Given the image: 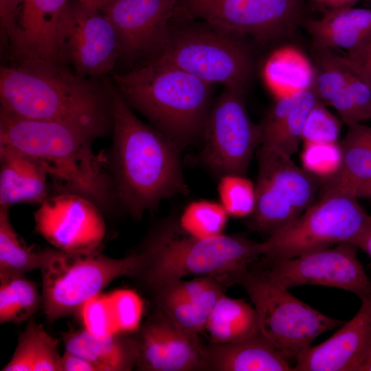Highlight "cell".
I'll return each instance as SVG.
<instances>
[{
  "instance_id": "6da1fadb",
  "label": "cell",
  "mask_w": 371,
  "mask_h": 371,
  "mask_svg": "<svg viewBox=\"0 0 371 371\" xmlns=\"http://www.w3.org/2000/svg\"><path fill=\"white\" fill-rule=\"evenodd\" d=\"M113 85L65 65L27 59L0 69V111L72 126L93 140L112 132Z\"/></svg>"
},
{
  "instance_id": "7a4b0ae2",
  "label": "cell",
  "mask_w": 371,
  "mask_h": 371,
  "mask_svg": "<svg viewBox=\"0 0 371 371\" xmlns=\"http://www.w3.org/2000/svg\"><path fill=\"white\" fill-rule=\"evenodd\" d=\"M112 116L113 144L106 155V165L119 207L139 220L163 200L187 194L181 150L161 132L141 121L115 87Z\"/></svg>"
},
{
  "instance_id": "3957f363",
  "label": "cell",
  "mask_w": 371,
  "mask_h": 371,
  "mask_svg": "<svg viewBox=\"0 0 371 371\" xmlns=\"http://www.w3.org/2000/svg\"><path fill=\"white\" fill-rule=\"evenodd\" d=\"M94 140L56 122L34 120L0 111V145L39 162L51 181L52 194L83 196L107 214L118 207L106 155H96Z\"/></svg>"
},
{
  "instance_id": "277c9868",
  "label": "cell",
  "mask_w": 371,
  "mask_h": 371,
  "mask_svg": "<svg viewBox=\"0 0 371 371\" xmlns=\"http://www.w3.org/2000/svg\"><path fill=\"white\" fill-rule=\"evenodd\" d=\"M262 243L240 235L196 238L183 233L178 223H166L151 230L137 251L140 256L131 278L151 293L188 276H215L230 280L262 257Z\"/></svg>"
},
{
  "instance_id": "5b68a950",
  "label": "cell",
  "mask_w": 371,
  "mask_h": 371,
  "mask_svg": "<svg viewBox=\"0 0 371 371\" xmlns=\"http://www.w3.org/2000/svg\"><path fill=\"white\" fill-rule=\"evenodd\" d=\"M115 90L134 111L181 151L202 134L212 85L155 57L129 71L113 73Z\"/></svg>"
},
{
  "instance_id": "8992f818",
  "label": "cell",
  "mask_w": 371,
  "mask_h": 371,
  "mask_svg": "<svg viewBox=\"0 0 371 371\" xmlns=\"http://www.w3.org/2000/svg\"><path fill=\"white\" fill-rule=\"evenodd\" d=\"M139 260L137 251L122 258H113L100 249L42 250L39 269L42 306L47 320L53 323L62 317L78 315L84 304L100 295L111 282L122 276L131 278Z\"/></svg>"
},
{
  "instance_id": "52a82bcc",
  "label": "cell",
  "mask_w": 371,
  "mask_h": 371,
  "mask_svg": "<svg viewBox=\"0 0 371 371\" xmlns=\"http://www.w3.org/2000/svg\"><path fill=\"white\" fill-rule=\"evenodd\" d=\"M231 284L244 289L256 311L260 332L290 361L321 334L344 324L299 300L266 270L251 267L234 278Z\"/></svg>"
},
{
  "instance_id": "ba28073f",
  "label": "cell",
  "mask_w": 371,
  "mask_h": 371,
  "mask_svg": "<svg viewBox=\"0 0 371 371\" xmlns=\"http://www.w3.org/2000/svg\"><path fill=\"white\" fill-rule=\"evenodd\" d=\"M205 23L179 25L175 19L167 44L157 56L205 82L245 93L253 71L249 48L242 37Z\"/></svg>"
},
{
  "instance_id": "9c48e42d",
  "label": "cell",
  "mask_w": 371,
  "mask_h": 371,
  "mask_svg": "<svg viewBox=\"0 0 371 371\" xmlns=\"http://www.w3.org/2000/svg\"><path fill=\"white\" fill-rule=\"evenodd\" d=\"M370 215L350 194L318 199L296 219L262 241V258L267 264L353 243Z\"/></svg>"
},
{
  "instance_id": "30bf717a",
  "label": "cell",
  "mask_w": 371,
  "mask_h": 371,
  "mask_svg": "<svg viewBox=\"0 0 371 371\" xmlns=\"http://www.w3.org/2000/svg\"><path fill=\"white\" fill-rule=\"evenodd\" d=\"M291 157L276 148H259L256 205L248 223L252 230L269 236L315 202L322 179Z\"/></svg>"
},
{
  "instance_id": "8fae6325",
  "label": "cell",
  "mask_w": 371,
  "mask_h": 371,
  "mask_svg": "<svg viewBox=\"0 0 371 371\" xmlns=\"http://www.w3.org/2000/svg\"><path fill=\"white\" fill-rule=\"evenodd\" d=\"M179 16L201 19L261 44L291 36L305 18V0H179Z\"/></svg>"
},
{
  "instance_id": "7c38bea8",
  "label": "cell",
  "mask_w": 371,
  "mask_h": 371,
  "mask_svg": "<svg viewBox=\"0 0 371 371\" xmlns=\"http://www.w3.org/2000/svg\"><path fill=\"white\" fill-rule=\"evenodd\" d=\"M244 93L225 87L210 107L203 126L201 160L219 178L226 175L245 176L252 155L261 144L260 124L251 120Z\"/></svg>"
},
{
  "instance_id": "4fadbf2b",
  "label": "cell",
  "mask_w": 371,
  "mask_h": 371,
  "mask_svg": "<svg viewBox=\"0 0 371 371\" xmlns=\"http://www.w3.org/2000/svg\"><path fill=\"white\" fill-rule=\"evenodd\" d=\"M60 63L78 76L104 78L120 58L115 29L98 9L76 0L69 2L58 34Z\"/></svg>"
},
{
  "instance_id": "5bb4252c",
  "label": "cell",
  "mask_w": 371,
  "mask_h": 371,
  "mask_svg": "<svg viewBox=\"0 0 371 371\" xmlns=\"http://www.w3.org/2000/svg\"><path fill=\"white\" fill-rule=\"evenodd\" d=\"M179 2L115 0L100 9L115 29L119 59L134 65L158 56L167 44L172 22L179 14Z\"/></svg>"
},
{
  "instance_id": "9a60e30c",
  "label": "cell",
  "mask_w": 371,
  "mask_h": 371,
  "mask_svg": "<svg viewBox=\"0 0 371 371\" xmlns=\"http://www.w3.org/2000/svg\"><path fill=\"white\" fill-rule=\"evenodd\" d=\"M359 248L345 242L297 257L268 264V276L290 289L304 285L341 289L360 300L371 294V279L357 256Z\"/></svg>"
},
{
  "instance_id": "2e32d148",
  "label": "cell",
  "mask_w": 371,
  "mask_h": 371,
  "mask_svg": "<svg viewBox=\"0 0 371 371\" xmlns=\"http://www.w3.org/2000/svg\"><path fill=\"white\" fill-rule=\"evenodd\" d=\"M103 215L83 196L52 194L34 213L35 230L59 250L97 249L106 233Z\"/></svg>"
},
{
  "instance_id": "e0dca14e",
  "label": "cell",
  "mask_w": 371,
  "mask_h": 371,
  "mask_svg": "<svg viewBox=\"0 0 371 371\" xmlns=\"http://www.w3.org/2000/svg\"><path fill=\"white\" fill-rule=\"evenodd\" d=\"M141 371H203V346L188 332L154 313L136 330Z\"/></svg>"
},
{
  "instance_id": "ac0fdd59",
  "label": "cell",
  "mask_w": 371,
  "mask_h": 371,
  "mask_svg": "<svg viewBox=\"0 0 371 371\" xmlns=\"http://www.w3.org/2000/svg\"><path fill=\"white\" fill-rule=\"evenodd\" d=\"M330 338L295 359L296 371H357L371 347V294Z\"/></svg>"
},
{
  "instance_id": "d6986e66",
  "label": "cell",
  "mask_w": 371,
  "mask_h": 371,
  "mask_svg": "<svg viewBox=\"0 0 371 371\" xmlns=\"http://www.w3.org/2000/svg\"><path fill=\"white\" fill-rule=\"evenodd\" d=\"M227 286L223 279L210 276L170 282L152 293L155 313L198 335L205 331L210 313Z\"/></svg>"
},
{
  "instance_id": "ffe728a7",
  "label": "cell",
  "mask_w": 371,
  "mask_h": 371,
  "mask_svg": "<svg viewBox=\"0 0 371 371\" xmlns=\"http://www.w3.org/2000/svg\"><path fill=\"white\" fill-rule=\"evenodd\" d=\"M69 3V0H25L5 52L10 64L27 59L61 63L58 29Z\"/></svg>"
},
{
  "instance_id": "44dd1931",
  "label": "cell",
  "mask_w": 371,
  "mask_h": 371,
  "mask_svg": "<svg viewBox=\"0 0 371 371\" xmlns=\"http://www.w3.org/2000/svg\"><path fill=\"white\" fill-rule=\"evenodd\" d=\"M205 370L290 371L289 361L259 332L241 341L203 346Z\"/></svg>"
},
{
  "instance_id": "7402d4cb",
  "label": "cell",
  "mask_w": 371,
  "mask_h": 371,
  "mask_svg": "<svg viewBox=\"0 0 371 371\" xmlns=\"http://www.w3.org/2000/svg\"><path fill=\"white\" fill-rule=\"evenodd\" d=\"M49 177L32 157L0 145V207L43 203L49 194Z\"/></svg>"
},
{
  "instance_id": "603a6c76",
  "label": "cell",
  "mask_w": 371,
  "mask_h": 371,
  "mask_svg": "<svg viewBox=\"0 0 371 371\" xmlns=\"http://www.w3.org/2000/svg\"><path fill=\"white\" fill-rule=\"evenodd\" d=\"M65 350L90 362L97 371L136 368L139 347L136 332H119L99 337L85 328L64 333Z\"/></svg>"
},
{
  "instance_id": "cb8c5ba5",
  "label": "cell",
  "mask_w": 371,
  "mask_h": 371,
  "mask_svg": "<svg viewBox=\"0 0 371 371\" xmlns=\"http://www.w3.org/2000/svg\"><path fill=\"white\" fill-rule=\"evenodd\" d=\"M341 159L337 171L322 179L317 199L334 194L355 196L357 188L371 180V126L354 123L339 144Z\"/></svg>"
},
{
  "instance_id": "d4e9b609",
  "label": "cell",
  "mask_w": 371,
  "mask_h": 371,
  "mask_svg": "<svg viewBox=\"0 0 371 371\" xmlns=\"http://www.w3.org/2000/svg\"><path fill=\"white\" fill-rule=\"evenodd\" d=\"M311 36L313 46L347 53L371 37V8L347 7L322 14L319 19H306L302 25Z\"/></svg>"
},
{
  "instance_id": "484cf974",
  "label": "cell",
  "mask_w": 371,
  "mask_h": 371,
  "mask_svg": "<svg viewBox=\"0 0 371 371\" xmlns=\"http://www.w3.org/2000/svg\"><path fill=\"white\" fill-rule=\"evenodd\" d=\"M263 77L276 98L289 96L314 84L315 68L298 48L284 45L274 50L267 60Z\"/></svg>"
},
{
  "instance_id": "4316f807",
  "label": "cell",
  "mask_w": 371,
  "mask_h": 371,
  "mask_svg": "<svg viewBox=\"0 0 371 371\" xmlns=\"http://www.w3.org/2000/svg\"><path fill=\"white\" fill-rule=\"evenodd\" d=\"M205 331L210 343L218 344L237 342L260 332L254 306L243 299L232 298L225 293L211 311Z\"/></svg>"
},
{
  "instance_id": "83f0119b",
  "label": "cell",
  "mask_w": 371,
  "mask_h": 371,
  "mask_svg": "<svg viewBox=\"0 0 371 371\" xmlns=\"http://www.w3.org/2000/svg\"><path fill=\"white\" fill-rule=\"evenodd\" d=\"M58 339L32 317L20 333L13 355L2 371H60Z\"/></svg>"
},
{
  "instance_id": "f1b7e54d",
  "label": "cell",
  "mask_w": 371,
  "mask_h": 371,
  "mask_svg": "<svg viewBox=\"0 0 371 371\" xmlns=\"http://www.w3.org/2000/svg\"><path fill=\"white\" fill-rule=\"evenodd\" d=\"M42 305L37 284L25 274L0 277V323L19 324Z\"/></svg>"
},
{
  "instance_id": "f546056e",
  "label": "cell",
  "mask_w": 371,
  "mask_h": 371,
  "mask_svg": "<svg viewBox=\"0 0 371 371\" xmlns=\"http://www.w3.org/2000/svg\"><path fill=\"white\" fill-rule=\"evenodd\" d=\"M9 209L0 207V277L40 269L42 251L26 245L12 225Z\"/></svg>"
},
{
  "instance_id": "4dcf8cb0",
  "label": "cell",
  "mask_w": 371,
  "mask_h": 371,
  "mask_svg": "<svg viewBox=\"0 0 371 371\" xmlns=\"http://www.w3.org/2000/svg\"><path fill=\"white\" fill-rule=\"evenodd\" d=\"M320 100L314 84L309 88L301 90L292 95L289 112L281 127L271 140L264 145L280 150L291 157L299 148L302 139V133L308 115Z\"/></svg>"
},
{
  "instance_id": "1f68e13d",
  "label": "cell",
  "mask_w": 371,
  "mask_h": 371,
  "mask_svg": "<svg viewBox=\"0 0 371 371\" xmlns=\"http://www.w3.org/2000/svg\"><path fill=\"white\" fill-rule=\"evenodd\" d=\"M228 216L220 202L194 201L184 208L177 223L186 235L208 238L223 234Z\"/></svg>"
},
{
  "instance_id": "d6a6232c",
  "label": "cell",
  "mask_w": 371,
  "mask_h": 371,
  "mask_svg": "<svg viewBox=\"0 0 371 371\" xmlns=\"http://www.w3.org/2000/svg\"><path fill=\"white\" fill-rule=\"evenodd\" d=\"M220 203L229 216L236 218L250 216L256 205V188L245 176L226 175L218 183Z\"/></svg>"
},
{
  "instance_id": "836d02e7",
  "label": "cell",
  "mask_w": 371,
  "mask_h": 371,
  "mask_svg": "<svg viewBox=\"0 0 371 371\" xmlns=\"http://www.w3.org/2000/svg\"><path fill=\"white\" fill-rule=\"evenodd\" d=\"M341 159V149L337 143L305 142L302 155L304 168L322 179L337 171Z\"/></svg>"
},
{
  "instance_id": "e575fe53",
  "label": "cell",
  "mask_w": 371,
  "mask_h": 371,
  "mask_svg": "<svg viewBox=\"0 0 371 371\" xmlns=\"http://www.w3.org/2000/svg\"><path fill=\"white\" fill-rule=\"evenodd\" d=\"M84 328L93 335L106 337L119 333L111 311L109 295L101 293L87 302L78 315Z\"/></svg>"
},
{
  "instance_id": "d590c367",
  "label": "cell",
  "mask_w": 371,
  "mask_h": 371,
  "mask_svg": "<svg viewBox=\"0 0 371 371\" xmlns=\"http://www.w3.org/2000/svg\"><path fill=\"white\" fill-rule=\"evenodd\" d=\"M324 104L319 100L308 115L302 133L305 142L337 143L341 124Z\"/></svg>"
},
{
  "instance_id": "8d00e7d4",
  "label": "cell",
  "mask_w": 371,
  "mask_h": 371,
  "mask_svg": "<svg viewBox=\"0 0 371 371\" xmlns=\"http://www.w3.org/2000/svg\"><path fill=\"white\" fill-rule=\"evenodd\" d=\"M110 305L118 332H130L138 325L140 303L135 293L117 291L109 295Z\"/></svg>"
},
{
  "instance_id": "74e56055",
  "label": "cell",
  "mask_w": 371,
  "mask_h": 371,
  "mask_svg": "<svg viewBox=\"0 0 371 371\" xmlns=\"http://www.w3.org/2000/svg\"><path fill=\"white\" fill-rule=\"evenodd\" d=\"M292 102V95L276 98L260 124L261 145L269 144L285 120Z\"/></svg>"
},
{
  "instance_id": "f35d334b",
  "label": "cell",
  "mask_w": 371,
  "mask_h": 371,
  "mask_svg": "<svg viewBox=\"0 0 371 371\" xmlns=\"http://www.w3.org/2000/svg\"><path fill=\"white\" fill-rule=\"evenodd\" d=\"M25 0H0L1 48L5 52Z\"/></svg>"
},
{
  "instance_id": "ab89813d",
  "label": "cell",
  "mask_w": 371,
  "mask_h": 371,
  "mask_svg": "<svg viewBox=\"0 0 371 371\" xmlns=\"http://www.w3.org/2000/svg\"><path fill=\"white\" fill-rule=\"evenodd\" d=\"M371 87V37L361 46L346 55Z\"/></svg>"
},
{
  "instance_id": "60d3db41",
  "label": "cell",
  "mask_w": 371,
  "mask_h": 371,
  "mask_svg": "<svg viewBox=\"0 0 371 371\" xmlns=\"http://www.w3.org/2000/svg\"><path fill=\"white\" fill-rule=\"evenodd\" d=\"M60 371H97L87 360L65 350L60 357Z\"/></svg>"
},
{
  "instance_id": "b9f144b4",
  "label": "cell",
  "mask_w": 371,
  "mask_h": 371,
  "mask_svg": "<svg viewBox=\"0 0 371 371\" xmlns=\"http://www.w3.org/2000/svg\"><path fill=\"white\" fill-rule=\"evenodd\" d=\"M323 13L338 8L352 7L361 1L371 0H306Z\"/></svg>"
},
{
  "instance_id": "7bdbcfd3",
  "label": "cell",
  "mask_w": 371,
  "mask_h": 371,
  "mask_svg": "<svg viewBox=\"0 0 371 371\" xmlns=\"http://www.w3.org/2000/svg\"><path fill=\"white\" fill-rule=\"evenodd\" d=\"M352 243L371 258V216L363 231Z\"/></svg>"
},
{
  "instance_id": "ee69618b",
  "label": "cell",
  "mask_w": 371,
  "mask_h": 371,
  "mask_svg": "<svg viewBox=\"0 0 371 371\" xmlns=\"http://www.w3.org/2000/svg\"><path fill=\"white\" fill-rule=\"evenodd\" d=\"M355 196L357 198H371V180L359 186L355 191Z\"/></svg>"
},
{
  "instance_id": "f6af8a7d",
  "label": "cell",
  "mask_w": 371,
  "mask_h": 371,
  "mask_svg": "<svg viewBox=\"0 0 371 371\" xmlns=\"http://www.w3.org/2000/svg\"><path fill=\"white\" fill-rule=\"evenodd\" d=\"M98 10L103 8L115 0H76Z\"/></svg>"
},
{
  "instance_id": "bcb514c9",
  "label": "cell",
  "mask_w": 371,
  "mask_h": 371,
  "mask_svg": "<svg viewBox=\"0 0 371 371\" xmlns=\"http://www.w3.org/2000/svg\"><path fill=\"white\" fill-rule=\"evenodd\" d=\"M357 371H371V347Z\"/></svg>"
}]
</instances>
